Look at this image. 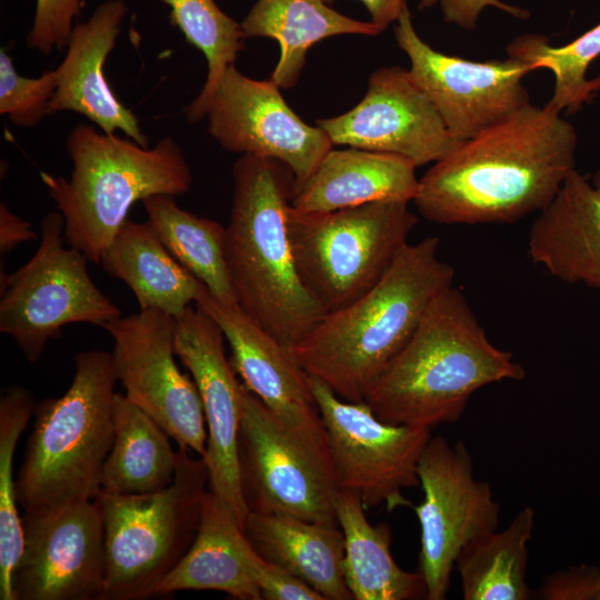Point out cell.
<instances>
[{"label":"cell","mask_w":600,"mask_h":600,"mask_svg":"<svg viewBox=\"0 0 600 600\" xmlns=\"http://www.w3.org/2000/svg\"><path fill=\"white\" fill-rule=\"evenodd\" d=\"M196 307L220 327L228 342L230 362L244 387L286 424L326 434L308 374L290 349L263 330L238 303H224L202 284Z\"/></svg>","instance_id":"obj_19"},{"label":"cell","mask_w":600,"mask_h":600,"mask_svg":"<svg viewBox=\"0 0 600 600\" xmlns=\"http://www.w3.org/2000/svg\"><path fill=\"white\" fill-rule=\"evenodd\" d=\"M64 219L49 212L40 221V243L31 259L12 273L0 270V332L10 337L30 362H37L63 327L103 328L121 310L90 278L88 258L66 244Z\"/></svg>","instance_id":"obj_10"},{"label":"cell","mask_w":600,"mask_h":600,"mask_svg":"<svg viewBox=\"0 0 600 600\" xmlns=\"http://www.w3.org/2000/svg\"><path fill=\"white\" fill-rule=\"evenodd\" d=\"M208 489L204 459L178 446L176 476L167 488L142 494H99L106 548L102 600L152 597L190 549Z\"/></svg>","instance_id":"obj_7"},{"label":"cell","mask_w":600,"mask_h":600,"mask_svg":"<svg viewBox=\"0 0 600 600\" xmlns=\"http://www.w3.org/2000/svg\"><path fill=\"white\" fill-rule=\"evenodd\" d=\"M439 243L438 237L408 242L372 288L327 312L290 349L306 373L346 401H363L433 300L453 286L454 269L439 257Z\"/></svg>","instance_id":"obj_2"},{"label":"cell","mask_w":600,"mask_h":600,"mask_svg":"<svg viewBox=\"0 0 600 600\" xmlns=\"http://www.w3.org/2000/svg\"><path fill=\"white\" fill-rule=\"evenodd\" d=\"M232 179L226 258L237 302L291 349L327 313L304 286L290 246L287 220L294 177L278 160L241 154Z\"/></svg>","instance_id":"obj_4"},{"label":"cell","mask_w":600,"mask_h":600,"mask_svg":"<svg viewBox=\"0 0 600 600\" xmlns=\"http://www.w3.org/2000/svg\"><path fill=\"white\" fill-rule=\"evenodd\" d=\"M423 500L413 507L420 523L419 571L428 600H443L461 549L477 537L493 532L500 507L491 484L473 474L466 444H450L442 436L431 437L418 466Z\"/></svg>","instance_id":"obj_12"},{"label":"cell","mask_w":600,"mask_h":600,"mask_svg":"<svg viewBox=\"0 0 600 600\" xmlns=\"http://www.w3.org/2000/svg\"><path fill=\"white\" fill-rule=\"evenodd\" d=\"M536 594L542 600H600V570L582 566L558 571L542 579Z\"/></svg>","instance_id":"obj_36"},{"label":"cell","mask_w":600,"mask_h":600,"mask_svg":"<svg viewBox=\"0 0 600 600\" xmlns=\"http://www.w3.org/2000/svg\"><path fill=\"white\" fill-rule=\"evenodd\" d=\"M38 233L29 221L11 211L8 204L0 202V256L8 254L23 242L36 240Z\"/></svg>","instance_id":"obj_39"},{"label":"cell","mask_w":600,"mask_h":600,"mask_svg":"<svg viewBox=\"0 0 600 600\" xmlns=\"http://www.w3.org/2000/svg\"><path fill=\"white\" fill-rule=\"evenodd\" d=\"M280 89L270 79L256 80L229 67L210 99L207 130L227 151L284 163L297 191L334 146L323 129L288 106Z\"/></svg>","instance_id":"obj_15"},{"label":"cell","mask_w":600,"mask_h":600,"mask_svg":"<svg viewBox=\"0 0 600 600\" xmlns=\"http://www.w3.org/2000/svg\"><path fill=\"white\" fill-rule=\"evenodd\" d=\"M437 4L441 9L446 22L454 23L466 30L476 28L482 10L487 7L500 9L519 19H526L530 16L528 10L500 0H421L419 9L423 10Z\"/></svg>","instance_id":"obj_38"},{"label":"cell","mask_w":600,"mask_h":600,"mask_svg":"<svg viewBox=\"0 0 600 600\" xmlns=\"http://www.w3.org/2000/svg\"><path fill=\"white\" fill-rule=\"evenodd\" d=\"M57 89L52 69L37 78L21 76L12 58L0 50V113L17 127L33 128L50 114V102Z\"/></svg>","instance_id":"obj_34"},{"label":"cell","mask_w":600,"mask_h":600,"mask_svg":"<svg viewBox=\"0 0 600 600\" xmlns=\"http://www.w3.org/2000/svg\"><path fill=\"white\" fill-rule=\"evenodd\" d=\"M126 13L123 0H107L99 3L84 22L74 24L66 56L54 68L57 89L50 102V114L80 113L107 134L119 130L140 146L149 147L138 118L116 97L103 72Z\"/></svg>","instance_id":"obj_20"},{"label":"cell","mask_w":600,"mask_h":600,"mask_svg":"<svg viewBox=\"0 0 600 600\" xmlns=\"http://www.w3.org/2000/svg\"><path fill=\"white\" fill-rule=\"evenodd\" d=\"M328 3L334 0H326ZM366 7L370 22L381 33L392 22H397L408 8L407 0H359Z\"/></svg>","instance_id":"obj_40"},{"label":"cell","mask_w":600,"mask_h":600,"mask_svg":"<svg viewBox=\"0 0 600 600\" xmlns=\"http://www.w3.org/2000/svg\"><path fill=\"white\" fill-rule=\"evenodd\" d=\"M243 533L262 559L303 580L326 600L353 599L343 574L340 527L249 512Z\"/></svg>","instance_id":"obj_24"},{"label":"cell","mask_w":600,"mask_h":600,"mask_svg":"<svg viewBox=\"0 0 600 600\" xmlns=\"http://www.w3.org/2000/svg\"><path fill=\"white\" fill-rule=\"evenodd\" d=\"M534 510L522 508L507 529L469 541L459 552L456 568L464 600H528V542Z\"/></svg>","instance_id":"obj_29"},{"label":"cell","mask_w":600,"mask_h":600,"mask_svg":"<svg viewBox=\"0 0 600 600\" xmlns=\"http://www.w3.org/2000/svg\"><path fill=\"white\" fill-rule=\"evenodd\" d=\"M238 460L249 512L339 527L337 501L341 488L327 434L286 424L244 384Z\"/></svg>","instance_id":"obj_9"},{"label":"cell","mask_w":600,"mask_h":600,"mask_svg":"<svg viewBox=\"0 0 600 600\" xmlns=\"http://www.w3.org/2000/svg\"><path fill=\"white\" fill-rule=\"evenodd\" d=\"M176 320L158 310H139L103 329L114 342L112 357L124 396L178 446L203 457L208 439L203 407L192 378L174 359Z\"/></svg>","instance_id":"obj_14"},{"label":"cell","mask_w":600,"mask_h":600,"mask_svg":"<svg viewBox=\"0 0 600 600\" xmlns=\"http://www.w3.org/2000/svg\"><path fill=\"white\" fill-rule=\"evenodd\" d=\"M577 143L572 123L530 102L434 162L412 202L439 224L516 222L554 199L576 170Z\"/></svg>","instance_id":"obj_1"},{"label":"cell","mask_w":600,"mask_h":600,"mask_svg":"<svg viewBox=\"0 0 600 600\" xmlns=\"http://www.w3.org/2000/svg\"><path fill=\"white\" fill-rule=\"evenodd\" d=\"M66 151L70 178L43 171L40 178L64 219L66 243L96 264L136 202L182 196L192 186L189 163L171 137L142 147L80 123L68 133Z\"/></svg>","instance_id":"obj_5"},{"label":"cell","mask_w":600,"mask_h":600,"mask_svg":"<svg viewBox=\"0 0 600 600\" xmlns=\"http://www.w3.org/2000/svg\"><path fill=\"white\" fill-rule=\"evenodd\" d=\"M240 23L246 39L278 42L280 56L270 80L281 89L298 82L313 44L340 34H379L370 21L351 19L326 0H257Z\"/></svg>","instance_id":"obj_26"},{"label":"cell","mask_w":600,"mask_h":600,"mask_svg":"<svg viewBox=\"0 0 600 600\" xmlns=\"http://www.w3.org/2000/svg\"><path fill=\"white\" fill-rule=\"evenodd\" d=\"M254 574L264 600H324L303 580L262 559H254Z\"/></svg>","instance_id":"obj_37"},{"label":"cell","mask_w":600,"mask_h":600,"mask_svg":"<svg viewBox=\"0 0 600 600\" xmlns=\"http://www.w3.org/2000/svg\"><path fill=\"white\" fill-rule=\"evenodd\" d=\"M360 499L341 490L338 524L344 537V580L353 600H413L426 598L422 574L399 567L390 550L391 528L371 524Z\"/></svg>","instance_id":"obj_27"},{"label":"cell","mask_w":600,"mask_h":600,"mask_svg":"<svg viewBox=\"0 0 600 600\" xmlns=\"http://www.w3.org/2000/svg\"><path fill=\"white\" fill-rule=\"evenodd\" d=\"M82 0H36L32 26L26 37L30 50L44 56L61 51L80 14Z\"/></svg>","instance_id":"obj_35"},{"label":"cell","mask_w":600,"mask_h":600,"mask_svg":"<svg viewBox=\"0 0 600 600\" xmlns=\"http://www.w3.org/2000/svg\"><path fill=\"white\" fill-rule=\"evenodd\" d=\"M256 556L234 514L208 489L190 549L156 587L152 597L214 590L239 600H261L254 574Z\"/></svg>","instance_id":"obj_22"},{"label":"cell","mask_w":600,"mask_h":600,"mask_svg":"<svg viewBox=\"0 0 600 600\" xmlns=\"http://www.w3.org/2000/svg\"><path fill=\"white\" fill-rule=\"evenodd\" d=\"M418 223L406 201H377L329 212H288L297 270L327 312L351 303L391 267Z\"/></svg>","instance_id":"obj_8"},{"label":"cell","mask_w":600,"mask_h":600,"mask_svg":"<svg viewBox=\"0 0 600 600\" xmlns=\"http://www.w3.org/2000/svg\"><path fill=\"white\" fill-rule=\"evenodd\" d=\"M21 514L24 542L14 600H102L106 548L98 501Z\"/></svg>","instance_id":"obj_16"},{"label":"cell","mask_w":600,"mask_h":600,"mask_svg":"<svg viewBox=\"0 0 600 600\" xmlns=\"http://www.w3.org/2000/svg\"><path fill=\"white\" fill-rule=\"evenodd\" d=\"M506 51L532 70L553 73V94L544 107L554 113L578 112L600 91V76L587 78L590 64L600 57V23L564 46L553 47L546 37L528 33L513 39Z\"/></svg>","instance_id":"obj_31"},{"label":"cell","mask_w":600,"mask_h":600,"mask_svg":"<svg viewBox=\"0 0 600 600\" xmlns=\"http://www.w3.org/2000/svg\"><path fill=\"white\" fill-rule=\"evenodd\" d=\"M224 340L217 322L198 307H189L176 320V354L196 383L207 423V449L202 458L209 471V490L226 503L243 530L249 513L238 460L243 383L226 357Z\"/></svg>","instance_id":"obj_17"},{"label":"cell","mask_w":600,"mask_h":600,"mask_svg":"<svg viewBox=\"0 0 600 600\" xmlns=\"http://www.w3.org/2000/svg\"><path fill=\"white\" fill-rule=\"evenodd\" d=\"M524 374L511 352L489 340L463 293L451 286L433 300L363 401L386 423L432 429L458 421L479 389Z\"/></svg>","instance_id":"obj_3"},{"label":"cell","mask_w":600,"mask_h":600,"mask_svg":"<svg viewBox=\"0 0 600 600\" xmlns=\"http://www.w3.org/2000/svg\"><path fill=\"white\" fill-rule=\"evenodd\" d=\"M142 204L147 221L169 252L212 297L238 303L226 258V228L180 208L171 196H153Z\"/></svg>","instance_id":"obj_30"},{"label":"cell","mask_w":600,"mask_h":600,"mask_svg":"<svg viewBox=\"0 0 600 600\" xmlns=\"http://www.w3.org/2000/svg\"><path fill=\"white\" fill-rule=\"evenodd\" d=\"M171 9V21L186 40L204 54L207 79L199 94L186 108L187 120L206 117L210 99L226 70L234 66L244 49L241 23L222 11L214 0H161Z\"/></svg>","instance_id":"obj_33"},{"label":"cell","mask_w":600,"mask_h":600,"mask_svg":"<svg viewBox=\"0 0 600 600\" xmlns=\"http://www.w3.org/2000/svg\"><path fill=\"white\" fill-rule=\"evenodd\" d=\"M417 168L392 153L332 148L296 191L291 206L301 213H316L377 201L412 202L419 187Z\"/></svg>","instance_id":"obj_23"},{"label":"cell","mask_w":600,"mask_h":600,"mask_svg":"<svg viewBox=\"0 0 600 600\" xmlns=\"http://www.w3.org/2000/svg\"><path fill=\"white\" fill-rule=\"evenodd\" d=\"M531 261L566 283L600 291V170H573L528 234Z\"/></svg>","instance_id":"obj_21"},{"label":"cell","mask_w":600,"mask_h":600,"mask_svg":"<svg viewBox=\"0 0 600 600\" xmlns=\"http://www.w3.org/2000/svg\"><path fill=\"white\" fill-rule=\"evenodd\" d=\"M118 382L112 353L74 356L68 390L36 406L32 432L16 480L22 513H38L96 500L114 437Z\"/></svg>","instance_id":"obj_6"},{"label":"cell","mask_w":600,"mask_h":600,"mask_svg":"<svg viewBox=\"0 0 600 600\" xmlns=\"http://www.w3.org/2000/svg\"><path fill=\"white\" fill-rule=\"evenodd\" d=\"M99 264L129 287L139 310H158L174 319L196 301L202 286L169 252L148 221L128 219Z\"/></svg>","instance_id":"obj_25"},{"label":"cell","mask_w":600,"mask_h":600,"mask_svg":"<svg viewBox=\"0 0 600 600\" xmlns=\"http://www.w3.org/2000/svg\"><path fill=\"white\" fill-rule=\"evenodd\" d=\"M33 394L8 387L0 398V599L14 600V579L23 550L22 514L16 494L13 458L18 441L34 414Z\"/></svg>","instance_id":"obj_32"},{"label":"cell","mask_w":600,"mask_h":600,"mask_svg":"<svg viewBox=\"0 0 600 600\" xmlns=\"http://www.w3.org/2000/svg\"><path fill=\"white\" fill-rule=\"evenodd\" d=\"M409 72L437 109L449 133L464 141L530 103L523 78L532 71L519 59L472 61L437 51L416 31L407 8L394 26Z\"/></svg>","instance_id":"obj_13"},{"label":"cell","mask_w":600,"mask_h":600,"mask_svg":"<svg viewBox=\"0 0 600 600\" xmlns=\"http://www.w3.org/2000/svg\"><path fill=\"white\" fill-rule=\"evenodd\" d=\"M308 380L341 490L366 510L412 507L403 490L420 486L418 466L431 429L386 423L364 401H346L321 380Z\"/></svg>","instance_id":"obj_11"},{"label":"cell","mask_w":600,"mask_h":600,"mask_svg":"<svg viewBox=\"0 0 600 600\" xmlns=\"http://www.w3.org/2000/svg\"><path fill=\"white\" fill-rule=\"evenodd\" d=\"M113 427L101 493L142 494L167 488L176 476L177 451L166 430L120 393L114 397Z\"/></svg>","instance_id":"obj_28"},{"label":"cell","mask_w":600,"mask_h":600,"mask_svg":"<svg viewBox=\"0 0 600 600\" xmlns=\"http://www.w3.org/2000/svg\"><path fill=\"white\" fill-rule=\"evenodd\" d=\"M316 124L333 146L401 156L417 167L439 161L461 142L449 133L409 70L399 66L373 71L357 106Z\"/></svg>","instance_id":"obj_18"}]
</instances>
